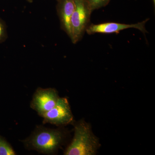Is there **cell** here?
Listing matches in <instances>:
<instances>
[{
    "label": "cell",
    "mask_w": 155,
    "mask_h": 155,
    "mask_svg": "<svg viewBox=\"0 0 155 155\" xmlns=\"http://www.w3.org/2000/svg\"><path fill=\"white\" fill-rule=\"evenodd\" d=\"M66 136V132L61 128L51 129L39 126L22 142L28 149L46 154H52L62 146Z\"/></svg>",
    "instance_id": "cell-1"
},
{
    "label": "cell",
    "mask_w": 155,
    "mask_h": 155,
    "mask_svg": "<svg viewBox=\"0 0 155 155\" xmlns=\"http://www.w3.org/2000/svg\"><path fill=\"white\" fill-rule=\"evenodd\" d=\"M100 147L98 138L89 123L82 119L74 125V135L65 150V155H95Z\"/></svg>",
    "instance_id": "cell-2"
},
{
    "label": "cell",
    "mask_w": 155,
    "mask_h": 155,
    "mask_svg": "<svg viewBox=\"0 0 155 155\" xmlns=\"http://www.w3.org/2000/svg\"><path fill=\"white\" fill-rule=\"evenodd\" d=\"M75 8L70 21L71 36L73 43L82 38L89 25L93 12L86 0H75Z\"/></svg>",
    "instance_id": "cell-3"
},
{
    "label": "cell",
    "mask_w": 155,
    "mask_h": 155,
    "mask_svg": "<svg viewBox=\"0 0 155 155\" xmlns=\"http://www.w3.org/2000/svg\"><path fill=\"white\" fill-rule=\"evenodd\" d=\"M44 123L62 126L73 122V116L67 98L60 97L53 108L41 116Z\"/></svg>",
    "instance_id": "cell-4"
},
{
    "label": "cell",
    "mask_w": 155,
    "mask_h": 155,
    "mask_svg": "<svg viewBox=\"0 0 155 155\" xmlns=\"http://www.w3.org/2000/svg\"><path fill=\"white\" fill-rule=\"evenodd\" d=\"M59 98L58 91L54 89L39 87L33 95L31 107L41 116L54 107Z\"/></svg>",
    "instance_id": "cell-5"
},
{
    "label": "cell",
    "mask_w": 155,
    "mask_h": 155,
    "mask_svg": "<svg viewBox=\"0 0 155 155\" xmlns=\"http://www.w3.org/2000/svg\"><path fill=\"white\" fill-rule=\"evenodd\" d=\"M149 18L144 21L135 24H127L114 22H104L101 24H91L89 25L86 32L88 35L96 33L113 34L119 33L121 31L134 28L140 31L144 34L148 33L145 28L146 23L149 20Z\"/></svg>",
    "instance_id": "cell-6"
},
{
    "label": "cell",
    "mask_w": 155,
    "mask_h": 155,
    "mask_svg": "<svg viewBox=\"0 0 155 155\" xmlns=\"http://www.w3.org/2000/svg\"><path fill=\"white\" fill-rule=\"evenodd\" d=\"M75 8V0H59L58 13L61 27L71 38L70 21Z\"/></svg>",
    "instance_id": "cell-7"
},
{
    "label": "cell",
    "mask_w": 155,
    "mask_h": 155,
    "mask_svg": "<svg viewBox=\"0 0 155 155\" xmlns=\"http://www.w3.org/2000/svg\"><path fill=\"white\" fill-rule=\"evenodd\" d=\"M12 147L4 139L0 137V155H15Z\"/></svg>",
    "instance_id": "cell-8"
},
{
    "label": "cell",
    "mask_w": 155,
    "mask_h": 155,
    "mask_svg": "<svg viewBox=\"0 0 155 155\" xmlns=\"http://www.w3.org/2000/svg\"><path fill=\"white\" fill-rule=\"evenodd\" d=\"M110 1L111 0H86L92 11L105 7Z\"/></svg>",
    "instance_id": "cell-9"
},
{
    "label": "cell",
    "mask_w": 155,
    "mask_h": 155,
    "mask_svg": "<svg viewBox=\"0 0 155 155\" xmlns=\"http://www.w3.org/2000/svg\"><path fill=\"white\" fill-rule=\"evenodd\" d=\"M7 28L5 24L2 19H0V43L6 40L7 38Z\"/></svg>",
    "instance_id": "cell-10"
},
{
    "label": "cell",
    "mask_w": 155,
    "mask_h": 155,
    "mask_svg": "<svg viewBox=\"0 0 155 155\" xmlns=\"http://www.w3.org/2000/svg\"><path fill=\"white\" fill-rule=\"evenodd\" d=\"M153 3L154 5H155V0H153Z\"/></svg>",
    "instance_id": "cell-11"
},
{
    "label": "cell",
    "mask_w": 155,
    "mask_h": 155,
    "mask_svg": "<svg viewBox=\"0 0 155 155\" xmlns=\"http://www.w3.org/2000/svg\"><path fill=\"white\" fill-rule=\"evenodd\" d=\"M28 2H32V0H27Z\"/></svg>",
    "instance_id": "cell-12"
}]
</instances>
